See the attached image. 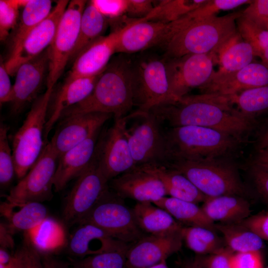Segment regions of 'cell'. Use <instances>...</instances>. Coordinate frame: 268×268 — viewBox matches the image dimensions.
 I'll use <instances>...</instances> for the list:
<instances>
[{
    "instance_id": "6da1fadb",
    "label": "cell",
    "mask_w": 268,
    "mask_h": 268,
    "mask_svg": "<svg viewBox=\"0 0 268 268\" xmlns=\"http://www.w3.org/2000/svg\"><path fill=\"white\" fill-rule=\"evenodd\" d=\"M162 126H195L215 129L243 141L255 121L239 113L225 97L214 94L187 95L177 101L159 105L149 111Z\"/></svg>"
},
{
    "instance_id": "7a4b0ae2",
    "label": "cell",
    "mask_w": 268,
    "mask_h": 268,
    "mask_svg": "<svg viewBox=\"0 0 268 268\" xmlns=\"http://www.w3.org/2000/svg\"><path fill=\"white\" fill-rule=\"evenodd\" d=\"M132 61L125 54L111 60L90 95L65 110L59 121L78 114L91 112L111 114L114 120L129 115L134 107Z\"/></svg>"
},
{
    "instance_id": "3957f363",
    "label": "cell",
    "mask_w": 268,
    "mask_h": 268,
    "mask_svg": "<svg viewBox=\"0 0 268 268\" xmlns=\"http://www.w3.org/2000/svg\"><path fill=\"white\" fill-rule=\"evenodd\" d=\"M164 133L168 149L166 161L171 158L196 160L226 158L243 142L220 131L200 126L166 128Z\"/></svg>"
},
{
    "instance_id": "277c9868",
    "label": "cell",
    "mask_w": 268,
    "mask_h": 268,
    "mask_svg": "<svg viewBox=\"0 0 268 268\" xmlns=\"http://www.w3.org/2000/svg\"><path fill=\"white\" fill-rule=\"evenodd\" d=\"M242 11L215 15L195 22L175 35L163 47L165 58L217 53L238 32L236 20Z\"/></svg>"
},
{
    "instance_id": "5b68a950",
    "label": "cell",
    "mask_w": 268,
    "mask_h": 268,
    "mask_svg": "<svg viewBox=\"0 0 268 268\" xmlns=\"http://www.w3.org/2000/svg\"><path fill=\"white\" fill-rule=\"evenodd\" d=\"M163 163L184 175L207 197L237 195L246 198L248 195L238 169L226 158H171Z\"/></svg>"
},
{
    "instance_id": "8992f818",
    "label": "cell",
    "mask_w": 268,
    "mask_h": 268,
    "mask_svg": "<svg viewBox=\"0 0 268 268\" xmlns=\"http://www.w3.org/2000/svg\"><path fill=\"white\" fill-rule=\"evenodd\" d=\"M53 90L47 88L32 102L22 125L13 136L12 154L16 176L19 180L27 173L46 145L44 133Z\"/></svg>"
},
{
    "instance_id": "52a82bcc",
    "label": "cell",
    "mask_w": 268,
    "mask_h": 268,
    "mask_svg": "<svg viewBox=\"0 0 268 268\" xmlns=\"http://www.w3.org/2000/svg\"><path fill=\"white\" fill-rule=\"evenodd\" d=\"M132 87L137 111L148 112L159 105L176 101L170 92L164 57L146 55L132 61Z\"/></svg>"
},
{
    "instance_id": "ba28073f",
    "label": "cell",
    "mask_w": 268,
    "mask_h": 268,
    "mask_svg": "<svg viewBox=\"0 0 268 268\" xmlns=\"http://www.w3.org/2000/svg\"><path fill=\"white\" fill-rule=\"evenodd\" d=\"M123 122L135 167L166 161L168 149L164 129L153 115L135 111L123 118Z\"/></svg>"
},
{
    "instance_id": "9c48e42d",
    "label": "cell",
    "mask_w": 268,
    "mask_h": 268,
    "mask_svg": "<svg viewBox=\"0 0 268 268\" xmlns=\"http://www.w3.org/2000/svg\"><path fill=\"white\" fill-rule=\"evenodd\" d=\"M123 199L109 187L79 223L93 224L115 239L131 246L146 235L138 226L133 209Z\"/></svg>"
},
{
    "instance_id": "30bf717a",
    "label": "cell",
    "mask_w": 268,
    "mask_h": 268,
    "mask_svg": "<svg viewBox=\"0 0 268 268\" xmlns=\"http://www.w3.org/2000/svg\"><path fill=\"white\" fill-rule=\"evenodd\" d=\"M100 170L97 145L93 159L77 178L66 199L63 215L68 224H79L98 202L109 188Z\"/></svg>"
},
{
    "instance_id": "8fae6325",
    "label": "cell",
    "mask_w": 268,
    "mask_h": 268,
    "mask_svg": "<svg viewBox=\"0 0 268 268\" xmlns=\"http://www.w3.org/2000/svg\"><path fill=\"white\" fill-rule=\"evenodd\" d=\"M59 158L51 142H48L36 162L6 199L19 202L50 201L53 197V181Z\"/></svg>"
},
{
    "instance_id": "7c38bea8",
    "label": "cell",
    "mask_w": 268,
    "mask_h": 268,
    "mask_svg": "<svg viewBox=\"0 0 268 268\" xmlns=\"http://www.w3.org/2000/svg\"><path fill=\"white\" fill-rule=\"evenodd\" d=\"M86 3V0H72L63 13L54 40L49 47V67L46 81L47 88H54L70 60Z\"/></svg>"
},
{
    "instance_id": "4fadbf2b",
    "label": "cell",
    "mask_w": 268,
    "mask_h": 268,
    "mask_svg": "<svg viewBox=\"0 0 268 268\" xmlns=\"http://www.w3.org/2000/svg\"><path fill=\"white\" fill-rule=\"evenodd\" d=\"M165 59L170 92L176 101L188 95L193 89L204 85L214 72V66L218 64L217 55L215 53Z\"/></svg>"
},
{
    "instance_id": "5bb4252c",
    "label": "cell",
    "mask_w": 268,
    "mask_h": 268,
    "mask_svg": "<svg viewBox=\"0 0 268 268\" xmlns=\"http://www.w3.org/2000/svg\"><path fill=\"white\" fill-rule=\"evenodd\" d=\"M97 149L99 168L109 182L135 167L125 133L123 118L115 120L113 125L100 136Z\"/></svg>"
},
{
    "instance_id": "9a60e30c",
    "label": "cell",
    "mask_w": 268,
    "mask_h": 268,
    "mask_svg": "<svg viewBox=\"0 0 268 268\" xmlns=\"http://www.w3.org/2000/svg\"><path fill=\"white\" fill-rule=\"evenodd\" d=\"M116 36V53L131 54L161 46L175 34L172 22L134 20L123 29L112 30Z\"/></svg>"
},
{
    "instance_id": "2e32d148",
    "label": "cell",
    "mask_w": 268,
    "mask_h": 268,
    "mask_svg": "<svg viewBox=\"0 0 268 268\" xmlns=\"http://www.w3.org/2000/svg\"><path fill=\"white\" fill-rule=\"evenodd\" d=\"M68 3L67 0H58L50 14L30 31L15 53L6 59L4 65L10 75L15 74L20 66L51 45Z\"/></svg>"
},
{
    "instance_id": "e0dca14e",
    "label": "cell",
    "mask_w": 268,
    "mask_h": 268,
    "mask_svg": "<svg viewBox=\"0 0 268 268\" xmlns=\"http://www.w3.org/2000/svg\"><path fill=\"white\" fill-rule=\"evenodd\" d=\"M49 67V47L19 67L15 73L12 99L10 103L13 115L19 114L39 96L43 83L46 81Z\"/></svg>"
},
{
    "instance_id": "ac0fdd59",
    "label": "cell",
    "mask_w": 268,
    "mask_h": 268,
    "mask_svg": "<svg viewBox=\"0 0 268 268\" xmlns=\"http://www.w3.org/2000/svg\"><path fill=\"white\" fill-rule=\"evenodd\" d=\"M182 242L181 230L165 234L146 235L128 248L127 268H146L166 261L181 249Z\"/></svg>"
},
{
    "instance_id": "d6986e66",
    "label": "cell",
    "mask_w": 268,
    "mask_h": 268,
    "mask_svg": "<svg viewBox=\"0 0 268 268\" xmlns=\"http://www.w3.org/2000/svg\"><path fill=\"white\" fill-rule=\"evenodd\" d=\"M268 85V65L254 62L231 73L216 74L199 88L201 94L230 96Z\"/></svg>"
},
{
    "instance_id": "ffe728a7",
    "label": "cell",
    "mask_w": 268,
    "mask_h": 268,
    "mask_svg": "<svg viewBox=\"0 0 268 268\" xmlns=\"http://www.w3.org/2000/svg\"><path fill=\"white\" fill-rule=\"evenodd\" d=\"M112 116L109 113L91 112L78 114L60 121L59 126L50 140L59 157L101 130Z\"/></svg>"
},
{
    "instance_id": "44dd1931",
    "label": "cell",
    "mask_w": 268,
    "mask_h": 268,
    "mask_svg": "<svg viewBox=\"0 0 268 268\" xmlns=\"http://www.w3.org/2000/svg\"><path fill=\"white\" fill-rule=\"evenodd\" d=\"M108 185L123 199H133L137 202L153 203L167 195L163 185L156 176L136 167L112 179Z\"/></svg>"
},
{
    "instance_id": "7402d4cb",
    "label": "cell",
    "mask_w": 268,
    "mask_h": 268,
    "mask_svg": "<svg viewBox=\"0 0 268 268\" xmlns=\"http://www.w3.org/2000/svg\"><path fill=\"white\" fill-rule=\"evenodd\" d=\"M115 53H117L116 33L112 31L109 35L97 38L80 53L63 82L101 73Z\"/></svg>"
},
{
    "instance_id": "603a6c76",
    "label": "cell",
    "mask_w": 268,
    "mask_h": 268,
    "mask_svg": "<svg viewBox=\"0 0 268 268\" xmlns=\"http://www.w3.org/2000/svg\"><path fill=\"white\" fill-rule=\"evenodd\" d=\"M102 73L93 76L78 77L67 83L63 82L57 90H53L44 133L45 142H48V136L54 126L59 121L62 113L88 97Z\"/></svg>"
},
{
    "instance_id": "cb8c5ba5",
    "label": "cell",
    "mask_w": 268,
    "mask_h": 268,
    "mask_svg": "<svg viewBox=\"0 0 268 268\" xmlns=\"http://www.w3.org/2000/svg\"><path fill=\"white\" fill-rule=\"evenodd\" d=\"M78 224L68 244V250L74 256L81 259L104 252L127 250L130 246L93 224L83 222Z\"/></svg>"
},
{
    "instance_id": "d4e9b609",
    "label": "cell",
    "mask_w": 268,
    "mask_h": 268,
    "mask_svg": "<svg viewBox=\"0 0 268 268\" xmlns=\"http://www.w3.org/2000/svg\"><path fill=\"white\" fill-rule=\"evenodd\" d=\"M100 131L101 130L97 131L59 157L53 181L55 192L62 191L89 165L96 152Z\"/></svg>"
},
{
    "instance_id": "484cf974",
    "label": "cell",
    "mask_w": 268,
    "mask_h": 268,
    "mask_svg": "<svg viewBox=\"0 0 268 268\" xmlns=\"http://www.w3.org/2000/svg\"><path fill=\"white\" fill-rule=\"evenodd\" d=\"M138 167L156 176L162 183L166 195L170 197L198 203L208 198L187 177L162 163L147 164Z\"/></svg>"
},
{
    "instance_id": "4316f807",
    "label": "cell",
    "mask_w": 268,
    "mask_h": 268,
    "mask_svg": "<svg viewBox=\"0 0 268 268\" xmlns=\"http://www.w3.org/2000/svg\"><path fill=\"white\" fill-rule=\"evenodd\" d=\"M201 208L213 222L222 224L239 223L251 216V205L245 197L224 195L208 197Z\"/></svg>"
},
{
    "instance_id": "83f0119b",
    "label": "cell",
    "mask_w": 268,
    "mask_h": 268,
    "mask_svg": "<svg viewBox=\"0 0 268 268\" xmlns=\"http://www.w3.org/2000/svg\"><path fill=\"white\" fill-rule=\"evenodd\" d=\"M0 209L1 216L14 232L30 231L48 217L46 207L39 202H14L6 199Z\"/></svg>"
},
{
    "instance_id": "f1b7e54d",
    "label": "cell",
    "mask_w": 268,
    "mask_h": 268,
    "mask_svg": "<svg viewBox=\"0 0 268 268\" xmlns=\"http://www.w3.org/2000/svg\"><path fill=\"white\" fill-rule=\"evenodd\" d=\"M132 209L138 226L146 235L174 232L183 227L169 212L152 202H136Z\"/></svg>"
},
{
    "instance_id": "f546056e",
    "label": "cell",
    "mask_w": 268,
    "mask_h": 268,
    "mask_svg": "<svg viewBox=\"0 0 268 268\" xmlns=\"http://www.w3.org/2000/svg\"><path fill=\"white\" fill-rule=\"evenodd\" d=\"M52 1L28 0L8 37L7 58L13 55L30 31L51 12Z\"/></svg>"
},
{
    "instance_id": "4dcf8cb0",
    "label": "cell",
    "mask_w": 268,
    "mask_h": 268,
    "mask_svg": "<svg viewBox=\"0 0 268 268\" xmlns=\"http://www.w3.org/2000/svg\"><path fill=\"white\" fill-rule=\"evenodd\" d=\"M256 57L251 45L237 32L217 53L219 68L216 74L236 72L254 62Z\"/></svg>"
},
{
    "instance_id": "1f68e13d",
    "label": "cell",
    "mask_w": 268,
    "mask_h": 268,
    "mask_svg": "<svg viewBox=\"0 0 268 268\" xmlns=\"http://www.w3.org/2000/svg\"><path fill=\"white\" fill-rule=\"evenodd\" d=\"M108 24L107 19L97 9L91 1L87 2L81 16L77 39L69 61L74 62L86 47L103 36Z\"/></svg>"
},
{
    "instance_id": "d6a6232c",
    "label": "cell",
    "mask_w": 268,
    "mask_h": 268,
    "mask_svg": "<svg viewBox=\"0 0 268 268\" xmlns=\"http://www.w3.org/2000/svg\"><path fill=\"white\" fill-rule=\"evenodd\" d=\"M169 212L180 223L188 226H199L216 230L215 223L205 215L196 203L172 197H164L153 202Z\"/></svg>"
},
{
    "instance_id": "836d02e7",
    "label": "cell",
    "mask_w": 268,
    "mask_h": 268,
    "mask_svg": "<svg viewBox=\"0 0 268 268\" xmlns=\"http://www.w3.org/2000/svg\"><path fill=\"white\" fill-rule=\"evenodd\" d=\"M216 230L223 235L224 241L234 253L261 251L265 246L264 240L241 223H215Z\"/></svg>"
},
{
    "instance_id": "e575fe53",
    "label": "cell",
    "mask_w": 268,
    "mask_h": 268,
    "mask_svg": "<svg viewBox=\"0 0 268 268\" xmlns=\"http://www.w3.org/2000/svg\"><path fill=\"white\" fill-rule=\"evenodd\" d=\"M223 96L239 113L250 119L255 121L256 117L268 112V85Z\"/></svg>"
},
{
    "instance_id": "d590c367",
    "label": "cell",
    "mask_w": 268,
    "mask_h": 268,
    "mask_svg": "<svg viewBox=\"0 0 268 268\" xmlns=\"http://www.w3.org/2000/svg\"><path fill=\"white\" fill-rule=\"evenodd\" d=\"M27 232L29 234L26 238L40 254L56 250L64 241L62 226L55 219L48 216L38 226Z\"/></svg>"
},
{
    "instance_id": "8d00e7d4",
    "label": "cell",
    "mask_w": 268,
    "mask_h": 268,
    "mask_svg": "<svg viewBox=\"0 0 268 268\" xmlns=\"http://www.w3.org/2000/svg\"><path fill=\"white\" fill-rule=\"evenodd\" d=\"M207 0H162L156 1L153 10L142 20L165 23L175 21L205 3Z\"/></svg>"
},
{
    "instance_id": "74e56055",
    "label": "cell",
    "mask_w": 268,
    "mask_h": 268,
    "mask_svg": "<svg viewBox=\"0 0 268 268\" xmlns=\"http://www.w3.org/2000/svg\"><path fill=\"white\" fill-rule=\"evenodd\" d=\"M216 230L199 226H183L181 233L187 247L198 256L209 254L224 247Z\"/></svg>"
},
{
    "instance_id": "f35d334b",
    "label": "cell",
    "mask_w": 268,
    "mask_h": 268,
    "mask_svg": "<svg viewBox=\"0 0 268 268\" xmlns=\"http://www.w3.org/2000/svg\"><path fill=\"white\" fill-rule=\"evenodd\" d=\"M236 24L238 32L251 45L255 56L268 65V30L258 28L241 15Z\"/></svg>"
},
{
    "instance_id": "ab89813d",
    "label": "cell",
    "mask_w": 268,
    "mask_h": 268,
    "mask_svg": "<svg viewBox=\"0 0 268 268\" xmlns=\"http://www.w3.org/2000/svg\"><path fill=\"white\" fill-rule=\"evenodd\" d=\"M127 250L104 252L72 260L71 268H127Z\"/></svg>"
},
{
    "instance_id": "60d3db41",
    "label": "cell",
    "mask_w": 268,
    "mask_h": 268,
    "mask_svg": "<svg viewBox=\"0 0 268 268\" xmlns=\"http://www.w3.org/2000/svg\"><path fill=\"white\" fill-rule=\"evenodd\" d=\"M8 127L0 122V184L8 186L16 175L12 150L9 144L7 133Z\"/></svg>"
},
{
    "instance_id": "b9f144b4",
    "label": "cell",
    "mask_w": 268,
    "mask_h": 268,
    "mask_svg": "<svg viewBox=\"0 0 268 268\" xmlns=\"http://www.w3.org/2000/svg\"><path fill=\"white\" fill-rule=\"evenodd\" d=\"M26 0H0V39L5 41L16 26L19 18V9L27 3Z\"/></svg>"
},
{
    "instance_id": "7bdbcfd3",
    "label": "cell",
    "mask_w": 268,
    "mask_h": 268,
    "mask_svg": "<svg viewBox=\"0 0 268 268\" xmlns=\"http://www.w3.org/2000/svg\"><path fill=\"white\" fill-rule=\"evenodd\" d=\"M228 247H223L206 255L195 258L202 268H232V259L235 254Z\"/></svg>"
},
{
    "instance_id": "ee69618b",
    "label": "cell",
    "mask_w": 268,
    "mask_h": 268,
    "mask_svg": "<svg viewBox=\"0 0 268 268\" xmlns=\"http://www.w3.org/2000/svg\"><path fill=\"white\" fill-rule=\"evenodd\" d=\"M97 9L108 20L109 24L127 15L128 0H92Z\"/></svg>"
},
{
    "instance_id": "f6af8a7d",
    "label": "cell",
    "mask_w": 268,
    "mask_h": 268,
    "mask_svg": "<svg viewBox=\"0 0 268 268\" xmlns=\"http://www.w3.org/2000/svg\"><path fill=\"white\" fill-rule=\"evenodd\" d=\"M241 16L258 28L268 30V0H252Z\"/></svg>"
},
{
    "instance_id": "bcb514c9",
    "label": "cell",
    "mask_w": 268,
    "mask_h": 268,
    "mask_svg": "<svg viewBox=\"0 0 268 268\" xmlns=\"http://www.w3.org/2000/svg\"><path fill=\"white\" fill-rule=\"evenodd\" d=\"M250 173L258 193L268 202V167L254 160Z\"/></svg>"
},
{
    "instance_id": "7dc6e473",
    "label": "cell",
    "mask_w": 268,
    "mask_h": 268,
    "mask_svg": "<svg viewBox=\"0 0 268 268\" xmlns=\"http://www.w3.org/2000/svg\"><path fill=\"white\" fill-rule=\"evenodd\" d=\"M232 268H263L261 251L235 253L232 259Z\"/></svg>"
},
{
    "instance_id": "c3c4849f",
    "label": "cell",
    "mask_w": 268,
    "mask_h": 268,
    "mask_svg": "<svg viewBox=\"0 0 268 268\" xmlns=\"http://www.w3.org/2000/svg\"><path fill=\"white\" fill-rule=\"evenodd\" d=\"M240 223L268 241V211L251 215Z\"/></svg>"
},
{
    "instance_id": "681fc988",
    "label": "cell",
    "mask_w": 268,
    "mask_h": 268,
    "mask_svg": "<svg viewBox=\"0 0 268 268\" xmlns=\"http://www.w3.org/2000/svg\"><path fill=\"white\" fill-rule=\"evenodd\" d=\"M20 251L23 268H43L41 254L26 238Z\"/></svg>"
},
{
    "instance_id": "f907efd6",
    "label": "cell",
    "mask_w": 268,
    "mask_h": 268,
    "mask_svg": "<svg viewBox=\"0 0 268 268\" xmlns=\"http://www.w3.org/2000/svg\"><path fill=\"white\" fill-rule=\"evenodd\" d=\"M155 0H128L127 15L133 19L144 18L153 10Z\"/></svg>"
},
{
    "instance_id": "816d5d0a",
    "label": "cell",
    "mask_w": 268,
    "mask_h": 268,
    "mask_svg": "<svg viewBox=\"0 0 268 268\" xmlns=\"http://www.w3.org/2000/svg\"><path fill=\"white\" fill-rule=\"evenodd\" d=\"M4 62L0 59V103H10L13 96V85L9 78Z\"/></svg>"
},
{
    "instance_id": "f5cc1de1",
    "label": "cell",
    "mask_w": 268,
    "mask_h": 268,
    "mask_svg": "<svg viewBox=\"0 0 268 268\" xmlns=\"http://www.w3.org/2000/svg\"><path fill=\"white\" fill-rule=\"evenodd\" d=\"M14 231L6 223L0 224V247L6 249H12L15 246L13 235Z\"/></svg>"
},
{
    "instance_id": "db71d44e",
    "label": "cell",
    "mask_w": 268,
    "mask_h": 268,
    "mask_svg": "<svg viewBox=\"0 0 268 268\" xmlns=\"http://www.w3.org/2000/svg\"><path fill=\"white\" fill-rule=\"evenodd\" d=\"M254 161L268 167V144L260 145Z\"/></svg>"
},
{
    "instance_id": "11a10c76",
    "label": "cell",
    "mask_w": 268,
    "mask_h": 268,
    "mask_svg": "<svg viewBox=\"0 0 268 268\" xmlns=\"http://www.w3.org/2000/svg\"><path fill=\"white\" fill-rule=\"evenodd\" d=\"M15 258V253L11 254L8 249L0 247V264L8 266L11 264Z\"/></svg>"
},
{
    "instance_id": "9f6ffc18",
    "label": "cell",
    "mask_w": 268,
    "mask_h": 268,
    "mask_svg": "<svg viewBox=\"0 0 268 268\" xmlns=\"http://www.w3.org/2000/svg\"><path fill=\"white\" fill-rule=\"evenodd\" d=\"M43 268H61V264L49 257L42 259Z\"/></svg>"
},
{
    "instance_id": "6f0895ef",
    "label": "cell",
    "mask_w": 268,
    "mask_h": 268,
    "mask_svg": "<svg viewBox=\"0 0 268 268\" xmlns=\"http://www.w3.org/2000/svg\"><path fill=\"white\" fill-rule=\"evenodd\" d=\"M182 268H202L200 264L194 259L193 261L186 262L182 266Z\"/></svg>"
},
{
    "instance_id": "680465c9",
    "label": "cell",
    "mask_w": 268,
    "mask_h": 268,
    "mask_svg": "<svg viewBox=\"0 0 268 268\" xmlns=\"http://www.w3.org/2000/svg\"><path fill=\"white\" fill-rule=\"evenodd\" d=\"M268 144V123L261 138L260 145Z\"/></svg>"
},
{
    "instance_id": "91938a15",
    "label": "cell",
    "mask_w": 268,
    "mask_h": 268,
    "mask_svg": "<svg viewBox=\"0 0 268 268\" xmlns=\"http://www.w3.org/2000/svg\"><path fill=\"white\" fill-rule=\"evenodd\" d=\"M146 268H168L166 261H163L158 264Z\"/></svg>"
},
{
    "instance_id": "94428289",
    "label": "cell",
    "mask_w": 268,
    "mask_h": 268,
    "mask_svg": "<svg viewBox=\"0 0 268 268\" xmlns=\"http://www.w3.org/2000/svg\"><path fill=\"white\" fill-rule=\"evenodd\" d=\"M19 252H20V260H19L18 264L15 267V268H23L22 263V260H21V253H20V250H19Z\"/></svg>"
},
{
    "instance_id": "6125c7cd",
    "label": "cell",
    "mask_w": 268,
    "mask_h": 268,
    "mask_svg": "<svg viewBox=\"0 0 268 268\" xmlns=\"http://www.w3.org/2000/svg\"><path fill=\"white\" fill-rule=\"evenodd\" d=\"M61 268H68L67 265H63V264H61Z\"/></svg>"
},
{
    "instance_id": "be15d7a7",
    "label": "cell",
    "mask_w": 268,
    "mask_h": 268,
    "mask_svg": "<svg viewBox=\"0 0 268 268\" xmlns=\"http://www.w3.org/2000/svg\"><path fill=\"white\" fill-rule=\"evenodd\" d=\"M266 268H268V266Z\"/></svg>"
},
{
    "instance_id": "e7e4bbea",
    "label": "cell",
    "mask_w": 268,
    "mask_h": 268,
    "mask_svg": "<svg viewBox=\"0 0 268 268\" xmlns=\"http://www.w3.org/2000/svg\"></svg>"
}]
</instances>
